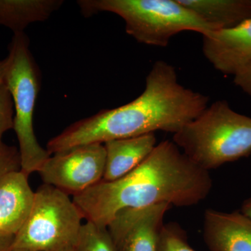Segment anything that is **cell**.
Here are the masks:
<instances>
[{"instance_id": "cell-16", "label": "cell", "mask_w": 251, "mask_h": 251, "mask_svg": "<svg viewBox=\"0 0 251 251\" xmlns=\"http://www.w3.org/2000/svg\"><path fill=\"white\" fill-rule=\"evenodd\" d=\"M158 251H196L188 244L186 232L176 223L164 224Z\"/></svg>"}, {"instance_id": "cell-2", "label": "cell", "mask_w": 251, "mask_h": 251, "mask_svg": "<svg viewBox=\"0 0 251 251\" xmlns=\"http://www.w3.org/2000/svg\"><path fill=\"white\" fill-rule=\"evenodd\" d=\"M212 186L209 171L195 164L174 142L166 140L123 177L102 180L72 199L87 222L107 227L123 209L163 203L178 207L197 205Z\"/></svg>"}, {"instance_id": "cell-6", "label": "cell", "mask_w": 251, "mask_h": 251, "mask_svg": "<svg viewBox=\"0 0 251 251\" xmlns=\"http://www.w3.org/2000/svg\"><path fill=\"white\" fill-rule=\"evenodd\" d=\"M70 196L42 184L29 217L15 236L12 251H65L75 247L83 220Z\"/></svg>"}, {"instance_id": "cell-20", "label": "cell", "mask_w": 251, "mask_h": 251, "mask_svg": "<svg viewBox=\"0 0 251 251\" xmlns=\"http://www.w3.org/2000/svg\"><path fill=\"white\" fill-rule=\"evenodd\" d=\"M14 237L0 234V251H12Z\"/></svg>"}, {"instance_id": "cell-4", "label": "cell", "mask_w": 251, "mask_h": 251, "mask_svg": "<svg viewBox=\"0 0 251 251\" xmlns=\"http://www.w3.org/2000/svg\"><path fill=\"white\" fill-rule=\"evenodd\" d=\"M77 4L85 17L100 12L118 15L125 21L127 34L147 45L166 47L182 31L203 36L217 30L178 0H80Z\"/></svg>"}, {"instance_id": "cell-3", "label": "cell", "mask_w": 251, "mask_h": 251, "mask_svg": "<svg viewBox=\"0 0 251 251\" xmlns=\"http://www.w3.org/2000/svg\"><path fill=\"white\" fill-rule=\"evenodd\" d=\"M173 142L204 171L251 153V118L216 100L173 135Z\"/></svg>"}, {"instance_id": "cell-8", "label": "cell", "mask_w": 251, "mask_h": 251, "mask_svg": "<svg viewBox=\"0 0 251 251\" xmlns=\"http://www.w3.org/2000/svg\"><path fill=\"white\" fill-rule=\"evenodd\" d=\"M166 203L119 211L107 226L117 251H158Z\"/></svg>"}, {"instance_id": "cell-21", "label": "cell", "mask_w": 251, "mask_h": 251, "mask_svg": "<svg viewBox=\"0 0 251 251\" xmlns=\"http://www.w3.org/2000/svg\"><path fill=\"white\" fill-rule=\"evenodd\" d=\"M240 212L251 221V198L243 203Z\"/></svg>"}, {"instance_id": "cell-12", "label": "cell", "mask_w": 251, "mask_h": 251, "mask_svg": "<svg viewBox=\"0 0 251 251\" xmlns=\"http://www.w3.org/2000/svg\"><path fill=\"white\" fill-rule=\"evenodd\" d=\"M154 133L124 139L112 140L103 144L105 166L103 181L120 179L141 164L156 146Z\"/></svg>"}, {"instance_id": "cell-1", "label": "cell", "mask_w": 251, "mask_h": 251, "mask_svg": "<svg viewBox=\"0 0 251 251\" xmlns=\"http://www.w3.org/2000/svg\"><path fill=\"white\" fill-rule=\"evenodd\" d=\"M209 98L178 82L175 67L164 61L154 63L141 95L130 103L104 109L72 124L48 142L50 154L90 144L140 136L157 130L175 133L197 118Z\"/></svg>"}, {"instance_id": "cell-22", "label": "cell", "mask_w": 251, "mask_h": 251, "mask_svg": "<svg viewBox=\"0 0 251 251\" xmlns=\"http://www.w3.org/2000/svg\"><path fill=\"white\" fill-rule=\"evenodd\" d=\"M5 67H6V59H1L0 60V85L3 83Z\"/></svg>"}, {"instance_id": "cell-17", "label": "cell", "mask_w": 251, "mask_h": 251, "mask_svg": "<svg viewBox=\"0 0 251 251\" xmlns=\"http://www.w3.org/2000/svg\"><path fill=\"white\" fill-rule=\"evenodd\" d=\"M14 109L12 98L4 83L0 85V143L3 135L14 127Z\"/></svg>"}, {"instance_id": "cell-9", "label": "cell", "mask_w": 251, "mask_h": 251, "mask_svg": "<svg viewBox=\"0 0 251 251\" xmlns=\"http://www.w3.org/2000/svg\"><path fill=\"white\" fill-rule=\"evenodd\" d=\"M202 51L216 70L234 76L251 62V18L203 35Z\"/></svg>"}, {"instance_id": "cell-15", "label": "cell", "mask_w": 251, "mask_h": 251, "mask_svg": "<svg viewBox=\"0 0 251 251\" xmlns=\"http://www.w3.org/2000/svg\"><path fill=\"white\" fill-rule=\"evenodd\" d=\"M75 247L77 251H117L107 227L87 221L82 224Z\"/></svg>"}, {"instance_id": "cell-13", "label": "cell", "mask_w": 251, "mask_h": 251, "mask_svg": "<svg viewBox=\"0 0 251 251\" xmlns=\"http://www.w3.org/2000/svg\"><path fill=\"white\" fill-rule=\"evenodd\" d=\"M216 29L236 27L251 18V0H178Z\"/></svg>"}, {"instance_id": "cell-18", "label": "cell", "mask_w": 251, "mask_h": 251, "mask_svg": "<svg viewBox=\"0 0 251 251\" xmlns=\"http://www.w3.org/2000/svg\"><path fill=\"white\" fill-rule=\"evenodd\" d=\"M21 170L19 150L14 146L0 143V180L11 173Z\"/></svg>"}, {"instance_id": "cell-7", "label": "cell", "mask_w": 251, "mask_h": 251, "mask_svg": "<svg viewBox=\"0 0 251 251\" xmlns=\"http://www.w3.org/2000/svg\"><path fill=\"white\" fill-rule=\"evenodd\" d=\"M105 166L103 144H90L50 155L38 173L44 184L74 196L102 181Z\"/></svg>"}, {"instance_id": "cell-14", "label": "cell", "mask_w": 251, "mask_h": 251, "mask_svg": "<svg viewBox=\"0 0 251 251\" xmlns=\"http://www.w3.org/2000/svg\"><path fill=\"white\" fill-rule=\"evenodd\" d=\"M62 0H0V26L24 32L31 23L44 22L60 9Z\"/></svg>"}, {"instance_id": "cell-5", "label": "cell", "mask_w": 251, "mask_h": 251, "mask_svg": "<svg viewBox=\"0 0 251 251\" xmlns=\"http://www.w3.org/2000/svg\"><path fill=\"white\" fill-rule=\"evenodd\" d=\"M3 83L14 103V127L21 156V171L38 173L50 154L41 147L34 133V112L41 88L39 66L29 49L25 33H16L10 42Z\"/></svg>"}, {"instance_id": "cell-11", "label": "cell", "mask_w": 251, "mask_h": 251, "mask_svg": "<svg viewBox=\"0 0 251 251\" xmlns=\"http://www.w3.org/2000/svg\"><path fill=\"white\" fill-rule=\"evenodd\" d=\"M203 237L211 251H251V221L241 212L206 209Z\"/></svg>"}, {"instance_id": "cell-23", "label": "cell", "mask_w": 251, "mask_h": 251, "mask_svg": "<svg viewBox=\"0 0 251 251\" xmlns=\"http://www.w3.org/2000/svg\"><path fill=\"white\" fill-rule=\"evenodd\" d=\"M65 251H77V249H75V247H72L70 248V249H67V250H66Z\"/></svg>"}, {"instance_id": "cell-10", "label": "cell", "mask_w": 251, "mask_h": 251, "mask_svg": "<svg viewBox=\"0 0 251 251\" xmlns=\"http://www.w3.org/2000/svg\"><path fill=\"white\" fill-rule=\"evenodd\" d=\"M29 175L20 170L11 172L0 180V234L15 236L30 214L35 192Z\"/></svg>"}, {"instance_id": "cell-19", "label": "cell", "mask_w": 251, "mask_h": 251, "mask_svg": "<svg viewBox=\"0 0 251 251\" xmlns=\"http://www.w3.org/2000/svg\"><path fill=\"white\" fill-rule=\"evenodd\" d=\"M234 82L251 98V62L234 75Z\"/></svg>"}]
</instances>
